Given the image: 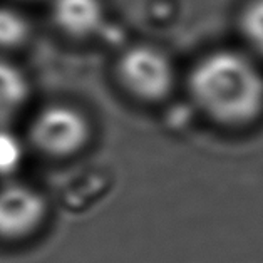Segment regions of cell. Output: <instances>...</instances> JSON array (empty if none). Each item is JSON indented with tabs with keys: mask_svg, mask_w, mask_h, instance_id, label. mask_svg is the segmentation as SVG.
Here are the masks:
<instances>
[{
	"mask_svg": "<svg viewBox=\"0 0 263 263\" xmlns=\"http://www.w3.org/2000/svg\"><path fill=\"white\" fill-rule=\"evenodd\" d=\"M240 25L247 41L263 55V0H253L243 9Z\"/></svg>",
	"mask_w": 263,
	"mask_h": 263,
	"instance_id": "ba28073f",
	"label": "cell"
},
{
	"mask_svg": "<svg viewBox=\"0 0 263 263\" xmlns=\"http://www.w3.org/2000/svg\"><path fill=\"white\" fill-rule=\"evenodd\" d=\"M24 158L21 139L5 126H0V176L12 175L18 170Z\"/></svg>",
	"mask_w": 263,
	"mask_h": 263,
	"instance_id": "9c48e42d",
	"label": "cell"
},
{
	"mask_svg": "<svg viewBox=\"0 0 263 263\" xmlns=\"http://www.w3.org/2000/svg\"><path fill=\"white\" fill-rule=\"evenodd\" d=\"M50 17L62 34L72 39H89L104 27L102 0H52Z\"/></svg>",
	"mask_w": 263,
	"mask_h": 263,
	"instance_id": "5b68a950",
	"label": "cell"
},
{
	"mask_svg": "<svg viewBox=\"0 0 263 263\" xmlns=\"http://www.w3.org/2000/svg\"><path fill=\"white\" fill-rule=\"evenodd\" d=\"M91 123L86 114L69 104L41 109L30 123L29 139L37 151L54 159L72 158L91 141Z\"/></svg>",
	"mask_w": 263,
	"mask_h": 263,
	"instance_id": "7a4b0ae2",
	"label": "cell"
},
{
	"mask_svg": "<svg viewBox=\"0 0 263 263\" xmlns=\"http://www.w3.org/2000/svg\"><path fill=\"white\" fill-rule=\"evenodd\" d=\"M119 84L143 102L166 99L175 87L176 72L168 54L153 46L126 49L116 64Z\"/></svg>",
	"mask_w": 263,
	"mask_h": 263,
	"instance_id": "3957f363",
	"label": "cell"
},
{
	"mask_svg": "<svg viewBox=\"0 0 263 263\" xmlns=\"http://www.w3.org/2000/svg\"><path fill=\"white\" fill-rule=\"evenodd\" d=\"M188 92L198 111L223 127H248L263 116V72L238 50L201 57L188 76Z\"/></svg>",
	"mask_w": 263,
	"mask_h": 263,
	"instance_id": "6da1fadb",
	"label": "cell"
},
{
	"mask_svg": "<svg viewBox=\"0 0 263 263\" xmlns=\"http://www.w3.org/2000/svg\"><path fill=\"white\" fill-rule=\"evenodd\" d=\"M30 84L15 64L0 59V126H5L27 104Z\"/></svg>",
	"mask_w": 263,
	"mask_h": 263,
	"instance_id": "8992f818",
	"label": "cell"
},
{
	"mask_svg": "<svg viewBox=\"0 0 263 263\" xmlns=\"http://www.w3.org/2000/svg\"><path fill=\"white\" fill-rule=\"evenodd\" d=\"M47 216V203L27 184L9 183L0 188V240L21 241L34 235Z\"/></svg>",
	"mask_w": 263,
	"mask_h": 263,
	"instance_id": "277c9868",
	"label": "cell"
},
{
	"mask_svg": "<svg viewBox=\"0 0 263 263\" xmlns=\"http://www.w3.org/2000/svg\"><path fill=\"white\" fill-rule=\"evenodd\" d=\"M30 37L27 17L12 7L0 5V50H12L24 46Z\"/></svg>",
	"mask_w": 263,
	"mask_h": 263,
	"instance_id": "52a82bcc",
	"label": "cell"
}]
</instances>
